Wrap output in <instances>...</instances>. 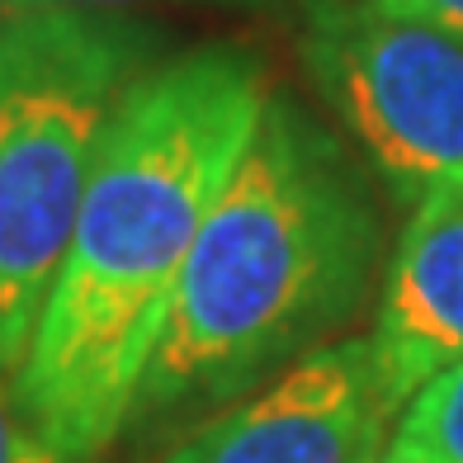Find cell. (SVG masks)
I'll return each mask as SVG.
<instances>
[{
    "label": "cell",
    "instance_id": "cell-9",
    "mask_svg": "<svg viewBox=\"0 0 463 463\" xmlns=\"http://www.w3.org/2000/svg\"><path fill=\"white\" fill-rule=\"evenodd\" d=\"M383 5L411 10V14H420V19H435V24L463 33V0H383Z\"/></svg>",
    "mask_w": 463,
    "mask_h": 463
},
{
    "label": "cell",
    "instance_id": "cell-8",
    "mask_svg": "<svg viewBox=\"0 0 463 463\" xmlns=\"http://www.w3.org/2000/svg\"><path fill=\"white\" fill-rule=\"evenodd\" d=\"M0 463H67L24 416H19L10 388H0Z\"/></svg>",
    "mask_w": 463,
    "mask_h": 463
},
{
    "label": "cell",
    "instance_id": "cell-5",
    "mask_svg": "<svg viewBox=\"0 0 463 463\" xmlns=\"http://www.w3.org/2000/svg\"><path fill=\"white\" fill-rule=\"evenodd\" d=\"M402 416L369 335L303 354L241 407L208 416L161 463H383Z\"/></svg>",
    "mask_w": 463,
    "mask_h": 463
},
{
    "label": "cell",
    "instance_id": "cell-10",
    "mask_svg": "<svg viewBox=\"0 0 463 463\" xmlns=\"http://www.w3.org/2000/svg\"><path fill=\"white\" fill-rule=\"evenodd\" d=\"M5 10H33V5H86V10H123L137 0H0ZM241 5H260V0H241Z\"/></svg>",
    "mask_w": 463,
    "mask_h": 463
},
{
    "label": "cell",
    "instance_id": "cell-2",
    "mask_svg": "<svg viewBox=\"0 0 463 463\" xmlns=\"http://www.w3.org/2000/svg\"><path fill=\"white\" fill-rule=\"evenodd\" d=\"M378 213L360 165L303 104L269 95L189 260L128 416L161 439L293 369L360 307Z\"/></svg>",
    "mask_w": 463,
    "mask_h": 463
},
{
    "label": "cell",
    "instance_id": "cell-1",
    "mask_svg": "<svg viewBox=\"0 0 463 463\" xmlns=\"http://www.w3.org/2000/svg\"><path fill=\"white\" fill-rule=\"evenodd\" d=\"M269 95L260 52L241 43L152 61L123 90L67 260L10 378L19 416L67 463H95L128 430L180 269Z\"/></svg>",
    "mask_w": 463,
    "mask_h": 463
},
{
    "label": "cell",
    "instance_id": "cell-3",
    "mask_svg": "<svg viewBox=\"0 0 463 463\" xmlns=\"http://www.w3.org/2000/svg\"><path fill=\"white\" fill-rule=\"evenodd\" d=\"M156 48L161 33L123 10L0 14V378L24 364L104 128Z\"/></svg>",
    "mask_w": 463,
    "mask_h": 463
},
{
    "label": "cell",
    "instance_id": "cell-7",
    "mask_svg": "<svg viewBox=\"0 0 463 463\" xmlns=\"http://www.w3.org/2000/svg\"><path fill=\"white\" fill-rule=\"evenodd\" d=\"M383 463H463V364L416 388L388 435Z\"/></svg>",
    "mask_w": 463,
    "mask_h": 463
},
{
    "label": "cell",
    "instance_id": "cell-6",
    "mask_svg": "<svg viewBox=\"0 0 463 463\" xmlns=\"http://www.w3.org/2000/svg\"><path fill=\"white\" fill-rule=\"evenodd\" d=\"M369 345L397 407L439 369L463 364V184L411 203Z\"/></svg>",
    "mask_w": 463,
    "mask_h": 463
},
{
    "label": "cell",
    "instance_id": "cell-4",
    "mask_svg": "<svg viewBox=\"0 0 463 463\" xmlns=\"http://www.w3.org/2000/svg\"><path fill=\"white\" fill-rule=\"evenodd\" d=\"M303 57L397 199L463 184V33L383 0H312Z\"/></svg>",
    "mask_w": 463,
    "mask_h": 463
}]
</instances>
